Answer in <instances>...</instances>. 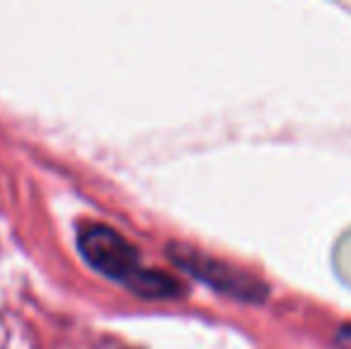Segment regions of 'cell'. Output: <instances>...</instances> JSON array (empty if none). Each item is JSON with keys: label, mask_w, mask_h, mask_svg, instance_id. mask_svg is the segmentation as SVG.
<instances>
[{"label": "cell", "mask_w": 351, "mask_h": 349, "mask_svg": "<svg viewBox=\"0 0 351 349\" xmlns=\"http://www.w3.org/2000/svg\"><path fill=\"white\" fill-rule=\"evenodd\" d=\"M79 252L98 273L117 280L125 287L134 289L141 297H172L180 292V285L165 273L146 270L139 261V252L106 225H88L77 237Z\"/></svg>", "instance_id": "1"}, {"label": "cell", "mask_w": 351, "mask_h": 349, "mask_svg": "<svg viewBox=\"0 0 351 349\" xmlns=\"http://www.w3.org/2000/svg\"><path fill=\"white\" fill-rule=\"evenodd\" d=\"M172 258L177 263H182L186 270H191L194 275H199L204 282L213 285L220 292H227L237 299H246V302H258L265 299V285H261L258 280L249 278L246 273H237L230 265L213 261L208 256H201V254L191 252V249H172Z\"/></svg>", "instance_id": "2"}, {"label": "cell", "mask_w": 351, "mask_h": 349, "mask_svg": "<svg viewBox=\"0 0 351 349\" xmlns=\"http://www.w3.org/2000/svg\"><path fill=\"white\" fill-rule=\"evenodd\" d=\"M335 263H337V273L342 275L344 282L351 285V232L339 239L337 252H335Z\"/></svg>", "instance_id": "3"}, {"label": "cell", "mask_w": 351, "mask_h": 349, "mask_svg": "<svg viewBox=\"0 0 351 349\" xmlns=\"http://www.w3.org/2000/svg\"><path fill=\"white\" fill-rule=\"evenodd\" d=\"M337 345L342 349H351V326H344L342 330L337 333Z\"/></svg>", "instance_id": "4"}]
</instances>
